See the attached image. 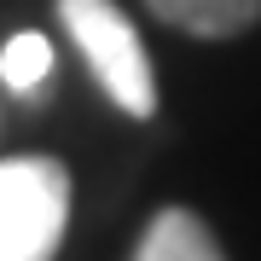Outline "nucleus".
<instances>
[{"mask_svg": "<svg viewBox=\"0 0 261 261\" xmlns=\"http://www.w3.org/2000/svg\"><path fill=\"white\" fill-rule=\"evenodd\" d=\"M70 41L82 47L87 70L99 75V87L111 93L128 116H151L157 111V75L140 47V29L128 23V12L116 0H58Z\"/></svg>", "mask_w": 261, "mask_h": 261, "instance_id": "f257e3e1", "label": "nucleus"}, {"mask_svg": "<svg viewBox=\"0 0 261 261\" xmlns=\"http://www.w3.org/2000/svg\"><path fill=\"white\" fill-rule=\"evenodd\" d=\"M70 221V174L53 157L0 163V261H53Z\"/></svg>", "mask_w": 261, "mask_h": 261, "instance_id": "f03ea898", "label": "nucleus"}, {"mask_svg": "<svg viewBox=\"0 0 261 261\" xmlns=\"http://www.w3.org/2000/svg\"><path fill=\"white\" fill-rule=\"evenodd\" d=\"M134 261H226V255H221L215 232L197 221L192 209H163L157 221L145 226Z\"/></svg>", "mask_w": 261, "mask_h": 261, "instance_id": "7ed1b4c3", "label": "nucleus"}, {"mask_svg": "<svg viewBox=\"0 0 261 261\" xmlns=\"http://www.w3.org/2000/svg\"><path fill=\"white\" fill-rule=\"evenodd\" d=\"M151 12H157L163 23L186 29V35H238V29H250L261 18V0H145Z\"/></svg>", "mask_w": 261, "mask_h": 261, "instance_id": "20e7f679", "label": "nucleus"}, {"mask_svg": "<svg viewBox=\"0 0 261 261\" xmlns=\"http://www.w3.org/2000/svg\"><path fill=\"white\" fill-rule=\"evenodd\" d=\"M47 75H53V47H47V35L23 29V35H12L6 47H0V82H6L12 93L41 99V93H47Z\"/></svg>", "mask_w": 261, "mask_h": 261, "instance_id": "39448f33", "label": "nucleus"}]
</instances>
